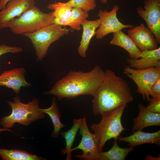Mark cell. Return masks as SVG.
I'll use <instances>...</instances> for the list:
<instances>
[{
  "label": "cell",
  "mask_w": 160,
  "mask_h": 160,
  "mask_svg": "<svg viewBox=\"0 0 160 160\" xmlns=\"http://www.w3.org/2000/svg\"><path fill=\"white\" fill-rule=\"evenodd\" d=\"M104 75V71L98 65L88 72L71 71L44 93L54 95L59 100L82 95L93 96L103 81Z\"/></svg>",
  "instance_id": "obj_1"
},
{
  "label": "cell",
  "mask_w": 160,
  "mask_h": 160,
  "mask_svg": "<svg viewBox=\"0 0 160 160\" xmlns=\"http://www.w3.org/2000/svg\"><path fill=\"white\" fill-rule=\"evenodd\" d=\"M93 97L92 112L95 116L127 105L133 100L127 82L109 69L104 71L103 81Z\"/></svg>",
  "instance_id": "obj_2"
},
{
  "label": "cell",
  "mask_w": 160,
  "mask_h": 160,
  "mask_svg": "<svg viewBox=\"0 0 160 160\" xmlns=\"http://www.w3.org/2000/svg\"><path fill=\"white\" fill-rule=\"evenodd\" d=\"M127 105H122L112 110L104 112L100 114L102 119L98 124H93L91 129L98 142V148L102 151L106 142L112 138L117 140L124 128L121 124V117Z\"/></svg>",
  "instance_id": "obj_3"
},
{
  "label": "cell",
  "mask_w": 160,
  "mask_h": 160,
  "mask_svg": "<svg viewBox=\"0 0 160 160\" xmlns=\"http://www.w3.org/2000/svg\"><path fill=\"white\" fill-rule=\"evenodd\" d=\"M13 99V102L7 101L12 108L11 113L4 117L0 121V125L4 128L9 129L16 123L28 126L38 119L45 117L40 111L37 99L34 98L26 104L21 102L17 95Z\"/></svg>",
  "instance_id": "obj_4"
},
{
  "label": "cell",
  "mask_w": 160,
  "mask_h": 160,
  "mask_svg": "<svg viewBox=\"0 0 160 160\" xmlns=\"http://www.w3.org/2000/svg\"><path fill=\"white\" fill-rule=\"evenodd\" d=\"M55 18L53 11L44 13L34 6L18 18L13 19L9 23L8 27L16 34H23L53 23Z\"/></svg>",
  "instance_id": "obj_5"
},
{
  "label": "cell",
  "mask_w": 160,
  "mask_h": 160,
  "mask_svg": "<svg viewBox=\"0 0 160 160\" xmlns=\"http://www.w3.org/2000/svg\"><path fill=\"white\" fill-rule=\"evenodd\" d=\"M52 23L34 32L23 35L30 39L36 50L37 61L41 60L47 54L50 45L61 37L68 34L69 30Z\"/></svg>",
  "instance_id": "obj_6"
},
{
  "label": "cell",
  "mask_w": 160,
  "mask_h": 160,
  "mask_svg": "<svg viewBox=\"0 0 160 160\" xmlns=\"http://www.w3.org/2000/svg\"><path fill=\"white\" fill-rule=\"evenodd\" d=\"M123 73L134 81L137 87L136 91L142 95L143 99L146 98L148 102L151 87L160 77V68L137 69L127 65L124 68Z\"/></svg>",
  "instance_id": "obj_7"
},
{
  "label": "cell",
  "mask_w": 160,
  "mask_h": 160,
  "mask_svg": "<svg viewBox=\"0 0 160 160\" xmlns=\"http://www.w3.org/2000/svg\"><path fill=\"white\" fill-rule=\"evenodd\" d=\"M79 129V134L82 136L81 141L77 146L71 149L70 153L76 150L81 149L83 154L76 155L74 157L82 160H98L100 151L97 141L94 133L89 130L84 117L81 119Z\"/></svg>",
  "instance_id": "obj_8"
},
{
  "label": "cell",
  "mask_w": 160,
  "mask_h": 160,
  "mask_svg": "<svg viewBox=\"0 0 160 160\" xmlns=\"http://www.w3.org/2000/svg\"><path fill=\"white\" fill-rule=\"evenodd\" d=\"M119 7L115 5L110 12L101 9L97 15L99 17L100 25L96 31L95 35L97 39L103 38L110 33H114L126 28H132L134 25H124L120 22L117 17V12Z\"/></svg>",
  "instance_id": "obj_9"
},
{
  "label": "cell",
  "mask_w": 160,
  "mask_h": 160,
  "mask_svg": "<svg viewBox=\"0 0 160 160\" xmlns=\"http://www.w3.org/2000/svg\"><path fill=\"white\" fill-rule=\"evenodd\" d=\"M144 9L141 7L137 12L146 22L148 28L155 36L158 44L160 43V1L145 0Z\"/></svg>",
  "instance_id": "obj_10"
},
{
  "label": "cell",
  "mask_w": 160,
  "mask_h": 160,
  "mask_svg": "<svg viewBox=\"0 0 160 160\" xmlns=\"http://www.w3.org/2000/svg\"><path fill=\"white\" fill-rule=\"evenodd\" d=\"M35 0H10L0 12V31L8 27L9 23L16 17L20 16L35 6Z\"/></svg>",
  "instance_id": "obj_11"
},
{
  "label": "cell",
  "mask_w": 160,
  "mask_h": 160,
  "mask_svg": "<svg viewBox=\"0 0 160 160\" xmlns=\"http://www.w3.org/2000/svg\"><path fill=\"white\" fill-rule=\"evenodd\" d=\"M128 35L141 51L158 48V43L151 31L143 23L128 31Z\"/></svg>",
  "instance_id": "obj_12"
},
{
  "label": "cell",
  "mask_w": 160,
  "mask_h": 160,
  "mask_svg": "<svg viewBox=\"0 0 160 160\" xmlns=\"http://www.w3.org/2000/svg\"><path fill=\"white\" fill-rule=\"evenodd\" d=\"M25 73L23 68L5 71L0 75V86L11 88L17 95L22 87H28L31 85L26 81Z\"/></svg>",
  "instance_id": "obj_13"
},
{
  "label": "cell",
  "mask_w": 160,
  "mask_h": 160,
  "mask_svg": "<svg viewBox=\"0 0 160 160\" xmlns=\"http://www.w3.org/2000/svg\"><path fill=\"white\" fill-rule=\"evenodd\" d=\"M129 66L137 69L152 67L160 68V47L153 50L141 51L138 58H129L127 60Z\"/></svg>",
  "instance_id": "obj_14"
},
{
  "label": "cell",
  "mask_w": 160,
  "mask_h": 160,
  "mask_svg": "<svg viewBox=\"0 0 160 160\" xmlns=\"http://www.w3.org/2000/svg\"><path fill=\"white\" fill-rule=\"evenodd\" d=\"M139 112L138 116L133 119L132 130L135 131L142 130L146 127L160 126V113L153 112L141 103L138 105Z\"/></svg>",
  "instance_id": "obj_15"
},
{
  "label": "cell",
  "mask_w": 160,
  "mask_h": 160,
  "mask_svg": "<svg viewBox=\"0 0 160 160\" xmlns=\"http://www.w3.org/2000/svg\"><path fill=\"white\" fill-rule=\"evenodd\" d=\"M118 139L120 141L127 143L128 145L133 147L147 143L160 146V130L152 133L144 132L138 130L127 137H123L119 136Z\"/></svg>",
  "instance_id": "obj_16"
},
{
  "label": "cell",
  "mask_w": 160,
  "mask_h": 160,
  "mask_svg": "<svg viewBox=\"0 0 160 160\" xmlns=\"http://www.w3.org/2000/svg\"><path fill=\"white\" fill-rule=\"evenodd\" d=\"M100 25L99 19L93 20L86 19L81 24L83 31L80 45L78 48V52L80 56L84 58L86 57V52L91 39L95 35L96 30L99 28Z\"/></svg>",
  "instance_id": "obj_17"
},
{
  "label": "cell",
  "mask_w": 160,
  "mask_h": 160,
  "mask_svg": "<svg viewBox=\"0 0 160 160\" xmlns=\"http://www.w3.org/2000/svg\"><path fill=\"white\" fill-rule=\"evenodd\" d=\"M110 44L125 49L128 52L130 58H138L141 52L129 36L122 30L113 33V37Z\"/></svg>",
  "instance_id": "obj_18"
},
{
  "label": "cell",
  "mask_w": 160,
  "mask_h": 160,
  "mask_svg": "<svg viewBox=\"0 0 160 160\" xmlns=\"http://www.w3.org/2000/svg\"><path fill=\"white\" fill-rule=\"evenodd\" d=\"M117 140H114L113 145L106 151H100L98 160H124L127 156L134 149V147L123 148L118 145Z\"/></svg>",
  "instance_id": "obj_19"
},
{
  "label": "cell",
  "mask_w": 160,
  "mask_h": 160,
  "mask_svg": "<svg viewBox=\"0 0 160 160\" xmlns=\"http://www.w3.org/2000/svg\"><path fill=\"white\" fill-rule=\"evenodd\" d=\"M81 120V118L79 119L74 118L73 120V125L71 129L66 131H60V134L65 139L66 143L65 147L62 150L61 154L63 156L67 153L66 160L72 159V156L70 151L72 148L76 134L79 129Z\"/></svg>",
  "instance_id": "obj_20"
},
{
  "label": "cell",
  "mask_w": 160,
  "mask_h": 160,
  "mask_svg": "<svg viewBox=\"0 0 160 160\" xmlns=\"http://www.w3.org/2000/svg\"><path fill=\"white\" fill-rule=\"evenodd\" d=\"M41 112L49 115L54 126V130L51 134L52 137H57L62 129L66 126L61 122L60 120V114L55 97H53L51 106L47 109L40 108Z\"/></svg>",
  "instance_id": "obj_21"
},
{
  "label": "cell",
  "mask_w": 160,
  "mask_h": 160,
  "mask_svg": "<svg viewBox=\"0 0 160 160\" xmlns=\"http://www.w3.org/2000/svg\"><path fill=\"white\" fill-rule=\"evenodd\" d=\"M0 156L3 160H45L42 157L37 156L16 149H0Z\"/></svg>",
  "instance_id": "obj_22"
},
{
  "label": "cell",
  "mask_w": 160,
  "mask_h": 160,
  "mask_svg": "<svg viewBox=\"0 0 160 160\" xmlns=\"http://www.w3.org/2000/svg\"><path fill=\"white\" fill-rule=\"evenodd\" d=\"M88 16V12L79 8H72L70 17L66 19V26H69L77 31L80 30L81 25Z\"/></svg>",
  "instance_id": "obj_23"
},
{
  "label": "cell",
  "mask_w": 160,
  "mask_h": 160,
  "mask_svg": "<svg viewBox=\"0 0 160 160\" xmlns=\"http://www.w3.org/2000/svg\"><path fill=\"white\" fill-rule=\"evenodd\" d=\"M47 8L53 10L55 18L66 19L71 15L72 7L66 2H57L49 4Z\"/></svg>",
  "instance_id": "obj_24"
},
{
  "label": "cell",
  "mask_w": 160,
  "mask_h": 160,
  "mask_svg": "<svg viewBox=\"0 0 160 160\" xmlns=\"http://www.w3.org/2000/svg\"><path fill=\"white\" fill-rule=\"evenodd\" d=\"M74 8H79L89 12L93 10L96 6L95 0H70L66 2Z\"/></svg>",
  "instance_id": "obj_25"
},
{
  "label": "cell",
  "mask_w": 160,
  "mask_h": 160,
  "mask_svg": "<svg viewBox=\"0 0 160 160\" xmlns=\"http://www.w3.org/2000/svg\"><path fill=\"white\" fill-rule=\"evenodd\" d=\"M148 102L149 104L146 108L153 112L160 113V96L152 97Z\"/></svg>",
  "instance_id": "obj_26"
},
{
  "label": "cell",
  "mask_w": 160,
  "mask_h": 160,
  "mask_svg": "<svg viewBox=\"0 0 160 160\" xmlns=\"http://www.w3.org/2000/svg\"><path fill=\"white\" fill-rule=\"evenodd\" d=\"M22 51V49L19 47L10 46L4 44L0 45V56L8 53H17Z\"/></svg>",
  "instance_id": "obj_27"
},
{
  "label": "cell",
  "mask_w": 160,
  "mask_h": 160,
  "mask_svg": "<svg viewBox=\"0 0 160 160\" xmlns=\"http://www.w3.org/2000/svg\"><path fill=\"white\" fill-rule=\"evenodd\" d=\"M150 95L152 97L160 96V77L154 82L152 86Z\"/></svg>",
  "instance_id": "obj_28"
},
{
  "label": "cell",
  "mask_w": 160,
  "mask_h": 160,
  "mask_svg": "<svg viewBox=\"0 0 160 160\" xmlns=\"http://www.w3.org/2000/svg\"><path fill=\"white\" fill-rule=\"evenodd\" d=\"M10 0H0V9H4L7 3Z\"/></svg>",
  "instance_id": "obj_29"
},
{
  "label": "cell",
  "mask_w": 160,
  "mask_h": 160,
  "mask_svg": "<svg viewBox=\"0 0 160 160\" xmlns=\"http://www.w3.org/2000/svg\"><path fill=\"white\" fill-rule=\"evenodd\" d=\"M160 154L159 155V157H153L148 155L145 157V159L147 160H160Z\"/></svg>",
  "instance_id": "obj_30"
},
{
  "label": "cell",
  "mask_w": 160,
  "mask_h": 160,
  "mask_svg": "<svg viewBox=\"0 0 160 160\" xmlns=\"http://www.w3.org/2000/svg\"><path fill=\"white\" fill-rule=\"evenodd\" d=\"M4 131H8L10 132H13L12 131L9 129L7 128H0V132Z\"/></svg>",
  "instance_id": "obj_31"
},
{
  "label": "cell",
  "mask_w": 160,
  "mask_h": 160,
  "mask_svg": "<svg viewBox=\"0 0 160 160\" xmlns=\"http://www.w3.org/2000/svg\"><path fill=\"white\" fill-rule=\"evenodd\" d=\"M101 2L103 4H105L107 1L108 0H100Z\"/></svg>",
  "instance_id": "obj_32"
},
{
  "label": "cell",
  "mask_w": 160,
  "mask_h": 160,
  "mask_svg": "<svg viewBox=\"0 0 160 160\" xmlns=\"http://www.w3.org/2000/svg\"><path fill=\"white\" fill-rule=\"evenodd\" d=\"M157 1H160V0H156Z\"/></svg>",
  "instance_id": "obj_33"
},
{
  "label": "cell",
  "mask_w": 160,
  "mask_h": 160,
  "mask_svg": "<svg viewBox=\"0 0 160 160\" xmlns=\"http://www.w3.org/2000/svg\"></svg>",
  "instance_id": "obj_34"
}]
</instances>
